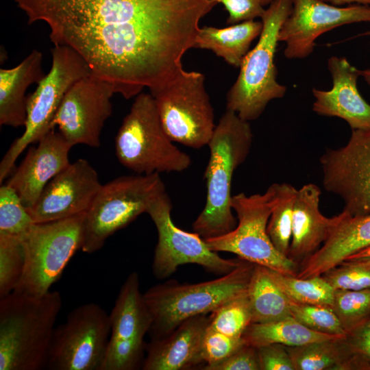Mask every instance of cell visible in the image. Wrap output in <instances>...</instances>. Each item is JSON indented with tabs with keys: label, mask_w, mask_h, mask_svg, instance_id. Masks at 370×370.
Returning <instances> with one entry per match:
<instances>
[{
	"label": "cell",
	"mask_w": 370,
	"mask_h": 370,
	"mask_svg": "<svg viewBox=\"0 0 370 370\" xmlns=\"http://www.w3.org/2000/svg\"><path fill=\"white\" fill-rule=\"evenodd\" d=\"M28 24L45 22L53 45L72 48L129 99L182 68L200 16L195 0H14Z\"/></svg>",
	"instance_id": "1"
},
{
	"label": "cell",
	"mask_w": 370,
	"mask_h": 370,
	"mask_svg": "<svg viewBox=\"0 0 370 370\" xmlns=\"http://www.w3.org/2000/svg\"><path fill=\"white\" fill-rule=\"evenodd\" d=\"M62 304L58 291L0 298V370L46 369Z\"/></svg>",
	"instance_id": "2"
},
{
	"label": "cell",
	"mask_w": 370,
	"mask_h": 370,
	"mask_svg": "<svg viewBox=\"0 0 370 370\" xmlns=\"http://www.w3.org/2000/svg\"><path fill=\"white\" fill-rule=\"evenodd\" d=\"M253 142L249 122L226 110L208 144L210 157L204 172L205 206L193 223V232L207 239L225 234L236 225L232 208L234 173L247 159Z\"/></svg>",
	"instance_id": "3"
},
{
	"label": "cell",
	"mask_w": 370,
	"mask_h": 370,
	"mask_svg": "<svg viewBox=\"0 0 370 370\" xmlns=\"http://www.w3.org/2000/svg\"><path fill=\"white\" fill-rule=\"evenodd\" d=\"M292 0H273L261 17L262 29L256 46L244 57L238 77L226 97V110L241 119H258L268 103L282 98L286 87L277 81L274 59L280 29L291 13Z\"/></svg>",
	"instance_id": "4"
},
{
	"label": "cell",
	"mask_w": 370,
	"mask_h": 370,
	"mask_svg": "<svg viewBox=\"0 0 370 370\" xmlns=\"http://www.w3.org/2000/svg\"><path fill=\"white\" fill-rule=\"evenodd\" d=\"M253 264L241 262L212 280L196 284L170 281L149 288L143 295L152 317L151 339L164 337L185 320L206 315L247 293Z\"/></svg>",
	"instance_id": "5"
},
{
	"label": "cell",
	"mask_w": 370,
	"mask_h": 370,
	"mask_svg": "<svg viewBox=\"0 0 370 370\" xmlns=\"http://www.w3.org/2000/svg\"><path fill=\"white\" fill-rule=\"evenodd\" d=\"M116 156L136 174L182 172L192 164L190 156L174 144L164 132L153 97H135L115 137Z\"/></svg>",
	"instance_id": "6"
},
{
	"label": "cell",
	"mask_w": 370,
	"mask_h": 370,
	"mask_svg": "<svg viewBox=\"0 0 370 370\" xmlns=\"http://www.w3.org/2000/svg\"><path fill=\"white\" fill-rule=\"evenodd\" d=\"M165 190L159 173L124 175L102 184L84 216L82 251L99 250L111 235L146 213Z\"/></svg>",
	"instance_id": "7"
},
{
	"label": "cell",
	"mask_w": 370,
	"mask_h": 370,
	"mask_svg": "<svg viewBox=\"0 0 370 370\" xmlns=\"http://www.w3.org/2000/svg\"><path fill=\"white\" fill-rule=\"evenodd\" d=\"M51 53L52 62L49 73L37 84L35 91L27 96L25 130L13 141L0 162L1 184L12 171L25 149L53 129V119L68 90L92 73L86 62L69 47L53 45Z\"/></svg>",
	"instance_id": "8"
},
{
	"label": "cell",
	"mask_w": 370,
	"mask_h": 370,
	"mask_svg": "<svg viewBox=\"0 0 370 370\" xmlns=\"http://www.w3.org/2000/svg\"><path fill=\"white\" fill-rule=\"evenodd\" d=\"M278 183L271 184L263 194L233 195L232 208L238 223L229 232L204 239L214 251L230 252L254 264L278 272L296 275V262L282 254L267 232V223L276 204Z\"/></svg>",
	"instance_id": "9"
},
{
	"label": "cell",
	"mask_w": 370,
	"mask_h": 370,
	"mask_svg": "<svg viewBox=\"0 0 370 370\" xmlns=\"http://www.w3.org/2000/svg\"><path fill=\"white\" fill-rule=\"evenodd\" d=\"M204 79L200 72L182 69L149 92L167 136L172 141L193 149L208 145L216 127Z\"/></svg>",
	"instance_id": "10"
},
{
	"label": "cell",
	"mask_w": 370,
	"mask_h": 370,
	"mask_svg": "<svg viewBox=\"0 0 370 370\" xmlns=\"http://www.w3.org/2000/svg\"><path fill=\"white\" fill-rule=\"evenodd\" d=\"M85 214L32 225L22 238L25 267L14 291L38 297L50 291L81 249Z\"/></svg>",
	"instance_id": "11"
},
{
	"label": "cell",
	"mask_w": 370,
	"mask_h": 370,
	"mask_svg": "<svg viewBox=\"0 0 370 370\" xmlns=\"http://www.w3.org/2000/svg\"><path fill=\"white\" fill-rule=\"evenodd\" d=\"M110 334L109 314L99 304L76 307L55 328L46 369L101 370Z\"/></svg>",
	"instance_id": "12"
},
{
	"label": "cell",
	"mask_w": 370,
	"mask_h": 370,
	"mask_svg": "<svg viewBox=\"0 0 370 370\" xmlns=\"http://www.w3.org/2000/svg\"><path fill=\"white\" fill-rule=\"evenodd\" d=\"M172 208L171 199L165 190L150 203L146 212L158 232L152 264V271L156 278H166L179 266L186 264H199L210 272L224 275L241 263L238 260L221 258L208 247L198 234L177 227L171 219Z\"/></svg>",
	"instance_id": "13"
},
{
	"label": "cell",
	"mask_w": 370,
	"mask_h": 370,
	"mask_svg": "<svg viewBox=\"0 0 370 370\" xmlns=\"http://www.w3.org/2000/svg\"><path fill=\"white\" fill-rule=\"evenodd\" d=\"M325 190L338 196L351 216L370 214V128L352 130L347 144L320 158Z\"/></svg>",
	"instance_id": "14"
},
{
	"label": "cell",
	"mask_w": 370,
	"mask_h": 370,
	"mask_svg": "<svg viewBox=\"0 0 370 370\" xmlns=\"http://www.w3.org/2000/svg\"><path fill=\"white\" fill-rule=\"evenodd\" d=\"M115 94L110 82L92 73L77 81L64 96L53 121V127L71 145L99 147L103 125L112 115L111 99Z\"/></svg>",
	"instance_id": "15"
},
{
	"label": "cell",
	"mask_w": 370,
	"mask_h": 370,
	"mask_svg": "<svg viewBox=\"0 0 370 370\" xmlns=\"http://www.w3.org/2000/svg\"><path fill=\"white\" fill-rule=\"evenodd\" d=\"M293 9L283 23L279 42L286 44L287 59H304L310 56L316 39L322 34L344 25L370 22V5L334 6L319 0H292Z\"/></svg>",
	"instance_id": "16"
},
{
	"label": "cell",
	"mask_w": 370,
	"mask_h": 370,
	"mask_svg": "<svg viewBox=\"0 0 370 370\" xmlns=\"http://www.w3.org/2000/svg\"><path fill=\"white\" fill-rule=\"evenodd\" d=\"M102 184L90 163L83 158L70 164L45 186L27 209L34 223H45L85 214Z\"/></svg>",
	"instance_id": "17"
},
{
	"label": "cell",
	"mask_w": 370,
	"mask_h": 370,
	"mask_svg": "<svg viewBox=\"0 0 370 370\" xmlns=\"http://www.w3.org/2000/svg\"><path fill=\"white\" fill-rule=\"evenodd\" d=\"M37 143L29 147L6 182L16 190L27 209L34 206L47 184L70 164L69 156L73 147L54 128Z\"/></svg>",
	"instance_id": "18"
},
{
	"label": "cell",
	"mask_w": 370,
	"mask_h": 370,
	"mask_svg": "<svg viewBox=\"0 0 370 370\" xmlns=\"http://www.w3.org/2000/svg\"><path fill=\"white\" fill-rule=\"evenodd\" d=\"M328 68L332 87L328 90L312 88V110L321 116L343 119L352 130L370 128V104L363 99L357 87L360 70L346 58L335 56L328 59Z\"/></svg>",
	"instance_id": "19"
},
{
	"label": "cell",
	"mask_w": 370,
	"mask_h": 370,
	"mask_svg": "<svg viewBox=\"0 0 370 370\" xmlns=\"http://www.w3.org/2000/svg\"><path fill=\"white\" fill-rule=\"evenodd\" d=\"M340 215L323 245L301 261L296 277L321 275L350 256L370 247V214L351 216L342 211Z\"/></svg>",
	"instance_id": "20"
},
{
	"label": "cell",
	"mask_w": 370,
	"mask_h": 370,
	"mask_svg": "<svg viewBox=\"0 0 370 370\" xmlns=\"http://www.w3.org/2000/svg\"><path fill=\"white\" fill-rule=\"evenodd\" d=\"M209 324L205 314L190 317L167 336L151 339L147 347L144 370H182L203 363L202 340Z\"/></svg>",
	"instance_id": "21"
},
{
	"label": "cell",
	"mask_w": 370,
	"mask_h": 370,
	"mask_svg": "<svg viewBox=\"0 0 370 370\" xmlns=\"http://www.w3.org/2000/svg\"><path fill=\"white\" fill-rule=\"evenodd\" d=\"M321 194L320 188L312 183L297 190L288 254L294 262H301L314 254L340 220V214L330 218L321 214L319 210Z\"/></svg>",
	"instance_id": "22"
},
{
	"label": "cell",
	"mask_w": 370,
	"mask_h": 370,
	"mask_svg": "<svg viewBox=\"0 0 370 370\" xmlns=\"http://www.w3.org/2000/svg\"><path fill=\"white\" fill-rule=\"evenodd\" d=\"M43 55L34 49L18 65L0 69V125L25 126L27 119L26 91L45 76Z\"/></svg>",
	"instance_id": "23"
},
{
	"label": "cell",
	"mask_w": 370,
	"mask_h": 370,
	"mask_svg": "<svg viewBox=\"0 0 370 370\" xmlns=\"http://www.w3.org/2000/svg\"><path fill=\"white\" fill-rule=\"evenodd\" d=\"M109 318L110 339L144 341L152 317L140 292L136 272L131 273L121 286Z\"/></svg>",
	"instance_id": "24"
},
{
	"label": "cell",
	"mask_w": 370,
	"mask_h": 370,
	"mask_svg": "<svg viewBox=\"0 0 370 370\" xmlns=\"http://www.w3.org/2000/svg\"><path fill=\"white\" fill-rule=\"evenodd\" d=\"M262 29V21L254 20L224 28L204 26L198 30L194 48L210 50L227 64L239 67Z\"/></svg>",
	"instance_id": "25"
},
{
	"label": "cell",
	"mask_w": 370,
	"mask_h": 370,
	"mask_svg": "<svg viewBox=\"0 0 370 370\" xmlns=\"http://www.w3.org/2000/svg\"><path fill=\"white\" fill-rule=\"evenodd\" d=\"M345 336L316 332L288 316L265 323H251L242 338L247 344L257 348L271 344L298 347L314 342L341 340Z\"/></svg>",
	"instance_id": "26"
},
{
	"label": "cell",
	"mask_w": 370,
	"mask_h": 370,
	"mask_svg": "<svg viewBox=\"0 0 370 370\" xmlns=\"http://www.w3.org/2000/svg\"><path fill=\"white\" fill-rule=\"evenodd\" d=\"M251 323H265L291 316L288 298L269 276L267 268L254 264L247 287Z\"/></svg>",
	"instance_id": "27"
},
{
	"label": "cell",
	"mask_w": 370,
	"mask_h": 370,
	"mask_svg": "<svg viewBox=\"0 0 370 370\" xmlns=\"http://www.w3.org/2000/svg\"><path fill=\"white\" fill-rule=\"evenodd\" d=\"M267 272L291 300L301 304L332 306L335 290L322 275L299 278L269 268H267Z\"/></svg>",
	"instance_id": "28"
},
{
	"label": "cell",
	"mask_w": 370,
	"mask_h": 370,
	"mask_svg": "<svg viewBox=\"0 0 370 370\" xmlns=\"http://www.w3.org/2000/svg\"><path fill=\"white\" fill-rule=\"evenodd\" d=\"M342 340L288 347L295 370L338 369L346 357Z\"/></svg>",
	"instance_id": "29"
},
{
	"label": "cell",
	"mask_w": 370,
	"mask_h": 370,
	"mask_svg": "<svg viewBox=\"0 0 370 370\" xmlns=\"http://www.w3.org/2000/svg\"><path fill=\"white\" fill-rule=\"evenodd\" d=\"M297 189L287 183H278V193L267 223V232L275 247L288 256L291 236L293 204Z\"/></svg>",
	"instance_id": "30"
},
{
	"label": "cell",
	"mask_w": 370,
	"mask_h": 370,
	"mask_svg": "<svg viewBox=\"0 0 370 370\" xmlns=\"http://www.w3.org/2000/svg\"><path fill=\"white\" fill-rule=\"evenodd\" d=\"M251 323V312L247 292L213 310L208 326L227 336L241 338Z\"/></svg>",
	"instance_id": "31"
},
{
	"label": "cell",
	"mask_w": 370,
	"mask_h": 370,
	"mask_svg": "<svg viewBox=\"0 0 370 370\" xmlns=\"http://www.w3.org/2000/svg\"><path fill=\"white\" fill-rule=\"evenodd\" d=\"M16 190L7 184L0 187V234L22 239L34 224Z\"/></svg>",
	"instance_id": "32"
},
{
	"label": "cell",
	"mask_w": 370,
	"mask_h": 370,
	"mask_svg": "<svg viewBox=\"0 0 370 370\" xmlns=\"http://www.w3.org/2000/svg\"><path fill=\"white\" fill-rule=\"evenodd\" d=\"M24 267L22 239L0 234V298L15 290L22 278Z\"/></svg>",
	"instance_id": "33"
},
{
	"label": "cell",
	"mask_w": 370,
	"mask_h": 370,
	"mask_svg": "<svg viewBox=\"0 0 370 370\" xmlns=\"http://www.w3.org/2000/svg\"><path fill=\"white\" fill-rule=\"evenodd\" d=\"M332 308L347 334L370 318V289L335 290Z\"/></svg>",
	"instance_id": "34"
},
{
	"label": "cell",
	"mask_w": 370,
	"mask_h": 370,
	"mask_svg": "<svg viewBox=\"0 0 370 370\" xmlns=\"http://www.w3.org/2000/svg\"><path fill=\"white\" fill-rule=\"evenodd\" d=\"M288 306L291 316L312 330L335 335L347 334L332 307L301 304L290 299Z\"/></svg>",
	"instance_id": "35"
},
{
	"label": "cell",
	"mask_w": 370,
	"mask_h": 370,
	"mask_svg": "<svg viewBox=\"0 0 370 370\" xmlns=\"http://www.w3.org/2000/svg\"><path fill=\"white\" fill-rule=\"evenodd\" d=\"M144 341L109 340L101 370L143 368Z\"/></svg>",
	"instance_id": "36"
},
{
	"label": "cell",
	"mask_w": 370,
	"mask_h": 370,
	"mask_svg": "<svg viewBox=\"0 0 370 370\" xmlns=\"http://www.w3.org/2000/svg\"><path fill=\"white\" fill-rule=\"evenodd\" d=\"M346 358L338 369L370 370V318L342 340Z\"/></svg>",
	"instance_id": "37"
},
{
	"label": "cell",
	"mask_w": 370,
	"mask_h": 370,
	"mask_svg": "<svg viewBox=\"0 0 370 370\" xmlns=\"http://www.w3.org/2000/svg\"><path fill=\"white\" fill-rule=\"evenodd\" d=\"M334 290L370 289V269L345 260L321 275Z\"/></svg>",
	"instance_id": "38"
},
{
	"label": "cell",
	"mask_w": 370,
	"mask_h": 370,
	"mask_svg": "<svg viewBox=\"0 0 370 370\" xmlns=\"http://www.w3.org/2000/svg\"><path fill=\"white\" fill-rule=\"evenodd\" d=\"M245 343L242 337H231L208 326L201 344V358L205 363L202 369L222 362Z\"/></svg>",
	"instance_id": "39"
},
{
	"label": "cell",
	"mask_w": 370,
	"mask_h": 370,
	"mask_svg": "<svg viewBox=\"0 0 370 370\" xmlns=\"http://www.w3.org/2000/svg\"><path fill=\"white\" fill-rule=\"evenodd\" d=\"M216 5L221 3L229 14L227 23L234 25L261 18L265 9L262 0H211Z\"/></svg>",
	"instance_id": "40"
},
{
	"label": "cell",
	"mask_w": 370,
	"mask_h": 370,
	"mask_svg": "<svg viewBox=\"0 0 370 370\" xmlns=\"http://www.w3.org/2000/svg\"><path fill=\"white\" fill-rule=\"evenodd\" d=\"M256 349L261 370H295L286 346L271 344Z\"/></svg>",
	"instance_id": "41"
},
{
	"label": "cell",
	"mask_w": 370,
	"mask_h": 370,
	"mask_svg": "<svg viewBox=\"0 0 370 370\" xmlns=\"http://www.w3.org/2000/svg\"><path fill=\"white\" fill-rule=\"evenodd\" d=\"M206 370H260L257 349L245 343L226 359Z\"/></svg>",
	"instance_id": "42"
},
{
	"label": "cell",
	"mask_w": 370,
	"mask_h": 370,
	"mask_svg": "<svg viewBox=\"0 0 370 370\" xmlns=\"http://www.w3.org/2000/svg\"><path fill=\"white\" fill-rule=\"evenodd\" d=\"M345 260L352 261L370 269V247L350 256Z\"/></svg>",
	"instance_id": "43"
},
{
	"label": "cell",
	"mask_w": 370,
	"mask_h": 370,
	"mask_svg": "<svg viewBox=\"0 0 370 370\" xmlns=\"http://www.w3.org/2000/svg\"><path fill=\"white\" fill-rule=\"evenodd\" d=\"M328 4L339 6L345 4L357 3L360 5H370V0H319Z\"/></svg>",
	"instance_id": "44"
},
{
	"label": "cell",
	"mask_w": 370,
	"mask_h": 370,
	"mask_svg": "<svg viewBox=\"0 0 370 370\" xmlns=\"http://www.w3.org/2000/svg\"><path fill=\"white\" fill-rule=\"evenodd\" d=\"M365 34L370 36V31L366 32ZM360 76H362L370 86V69L360 70Z\"/></svg>",
	"instance_id": "45"
},
{
	"label": "cell",
	"mask_w": 370,
	"mask_h": 370,
	"mask_svg": "<svg viewBox=\"0 0 370 370\" xmlns=\"http://www.w3.org/2000/svg\"><path fill=\"white\" fill-rule=\"evenodd\" d=\"M272 1L273 0H262V3L263 6H264L266 5H269L272 2Z\"/></svg>",
	"instance_id": "46"
}]
</instances>
